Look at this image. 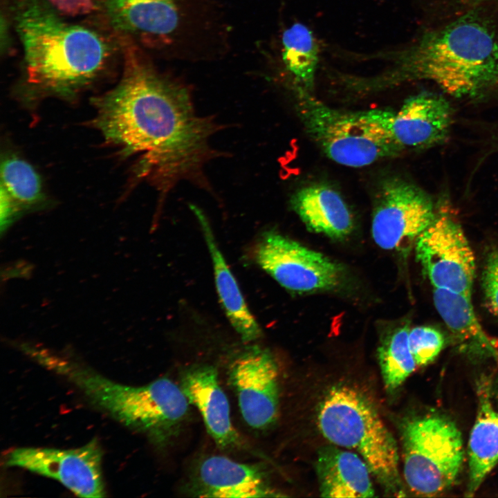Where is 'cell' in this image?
<instances>
[{"label":"cell","instance_id":"4fadbf2b","mask_svg":"<svg viewBox=\"0 0 498 498\" xmlns=\"http://www.w3.org/2000/svg\"><path fill=\"white\" fill-rule=\"evenodd\" d=\"M453 113L445 97L423 91L406 99L398 111L390 110L388 127L403 151L426 149L448 140Z\"/></svg>","mask_w":498,"mask_h":498},{"label":"cell","instance_id":"d4e9b609","mask_svg":"<svg viewBox=\"0 0 498 498\" xmlns=\"http://www.w3.org/2000/svg\"><path fill=\"white\" fill-rule=\"evenodd\" d=\"M408 342L416 365L425 366L437 357L445 342L443 334L436 329L420 326L409 331Z\"/></svg>","mask_w":498,"mask_h":498},{"label":"cell","instance_id":"cb8c5ba5","mask_svg":"<svg viewBox=\"0 0 498 498\" xmlns=\"http://www.w3.org/2000/svg\"><path fill=\"white\" fill-rule=\"evenodd\" d=\"M409 331L406 326L397 329L378 348L383 382L390 391L398 388L417 366L409 347Z\"/></svg>","mask_w":498,"mask_h":498},{"label":"cell","instance_id":"ffe728a7","mask_svg":"<svg viewBox=\"0 0 498 498\" xmlns=\"http://www.w3.org/2000/svg\"><path fill=\"white\" fill-rule=\"evenodd\" d=\"M193 210L201 224L212 258L216 291L228 319L243 342H253L261 335L260 327L247 306L208 220L199 210L193 208Z\"/></svg>","mask_w":498,"mask_h":498},{"label":"cell","instance_id":"7a4b0ae2","mask_svg":"<svg viewBox=\"0 0 498 498\" xmlns=\"http://www.w3.org/2000/svg\"><path fill=\"white\" fill-rule=\"evenodd\" d=\"M382 57L392 66L370 77L354 76L355 92L374 93L426 80L453 98L481 100L498 91V18L490 7L465 12Z\"/></svg>","mask_w":498,"mask_h":498},{"label":"cell","instance_id":"3957f363","mask_svg":"<svg viewBox=\"0 0 498 498\" xmlns=\"http://www.w3.org/2000/svg\"><path fill=\"white\" fill-rule=\"evenodd\" d=\"M17 16L27 82L40 91L68 95L92 82L109 55L95 31L62 21L38 0H26Z\"/></svg>","mask_w":498,"mask_h":498},{"label":"cell","instance_id":"603a6c76","mask_svg":"<svg viewBox=\"0 0 498 498\" xmlns=\"http://www.w3.org/2000/svg\"><path fill=\"white\" fill-rule=\"evenodd\" d=\"M1 176V222H8L19 208L33 205L43 198L40 178L24 160L6 158L2 161Z\"/></svg>","mask_w":498,"mask_h":498},{"label":"cell","instance_id":"5bb4252c","mask_svg":"<svg viewBox=\"0 0 498 498\" xmlns=\"http://www.w3.org/2000/svg\"><path fill=\"white\" fill-rule=\"evenodd\" d=\"M192 492L196 497L262 498L282 496L271 486L258 465L234 461L223 456H211L199 465Z\"/></svg>","mask_w":498,"mask_h":498},{"label":"cell","instance_id":"9a60e30c","mask_svg":"<svg viewBox=\"0 0 498 498\" xmlns=\"http://www.w3.org/2000/svg\"><path fill=\"white\" fill-rule=\"evenodd\" d=\"M180 387L190 403L200 412L208 434L219 447L227 449L239 444V435L231 423L228 400L214 367H189L183 373Z\"/></svg>","mask_w":498,"mask_h":498},{"label":"cell","instance_id":"7c38bea8","mask_svg":"<svg viewBox=\"0 0 498 498\" xmlns=\"http://www.w3.org/2000/svg\"><path fill=\"white\" fill-rule=\"evenodd\" d=\"M229 381L246 423L264 430L276 421L279 411L278 369L266 349L253 345L241 352L228 369Z\"/></svg>","mask_w":498,"mask_h":498},{"label":"cell","instance_id":"44dd1931","mask_svg":"<svg viewBox=\"0 0 498 498\" xmlns=\"http://www.w3.org/2000/svg\"><path fill=\"white\" fill-rule=\"evenodd\" d=\"M434 306L443 322L465 348L498 359L496 343L483 331L471 302V297L435 288Z\"/></svg>","mask_w":498,"mask_h":498},{"label":"cell","instance_id":"ba28073f","mask_svg":"<svg viewBox=\"0 0 498 498\" xmlns=\"http://www.w3.org/2000/svg\"><path fill=\"white\" fill-rule=\"evenodd\" d=\"M415 242L416 259L434 288L471 297L474 254L448 205L441 203L435 219Z\"/></svg>","mask_w":498,"mask_h":498},{"label":"cell","instance_id":"30bf717a","mask_svg":"<svg viewBox=\"0 0 498 498\" xmlns=\"http://www.w3.org/2000/svg\"><path fill=\"white\" fill-rule=\"evenodd\" d=\"M254 257L282 286L294 292L332 289L342 276V268L324 255L273 231L259 239Z\"/></svg>","mask_w":498,"mask_h":498},{"label":"cell","instance_id":"2e32d148","mask_svg":"<svg viewBox=\"0 0 498 498\" xmlns=\"http://www.w3.org/2000/svg\"><path fill=\"white\" fill-rule=\"evenodd\" d=\"M316 472L322 497L365 498L375 497L371 472L358 454L327 445L317 455Z\"/></svg>","mask_w":498,"mask_h":498},{"label":"cell","instance_id":"277c9868","mask_svg":"<svg viewBox=\"0 0 498 498\" xmlns=\"http://www.w3.org/2000/svg\"><path fill=\"white\" fill-rule=\"evenodd\" d=\"M34 358L77 387L95 407L124 426L166 445L181 432L189 415L181 387L167 378L142 386L115 382L78 362L53 354L35 353Z\"/></svg>","mask_w":498,"mask_h":498},{"label":"cell","instance_id":"83f0119b","mask_svg":"<svg viewBox=\"0 0 498 498\" xmlns=\"http://www.w3.org/2000/svg\"><path fill=\"white\" fill-rule=\"evenodd\" d=\"M453 17L465 12L483 7L497 6L498 0H441Z\"/></svg>","mask_w":498,"mask_h":498},{"label":"cell","instance_id":"d6986e66","mask_svg":"<svg viewBox=\"0 0 498 498\" xmlns=\"http://www.w3.org/2000/svg\"><path fill=\"white\" fill-rule=\"evenodd\" d=\"M486 382L479 387V404L468 445L466 497H472L498 464V409L492 405Z\"/></svg>","mask_w":498,"mask_h":498},{"label":"cell","instance_id":"52a82bcc","mask_svg":"<svg viewBox=\"0 0 498 498\" xmlns=\"http://www.w3.org/2000/svg\"><path fill=\"white\" fill-rule=\"evenodd\" d=\"M405 481L414 494L436 497L455 482L463 461L461 432L439 414L408 421L402 432Z\"/></svg>","mask_w":498,"mask_h":498},{"label":"cell","instance_id":"8fae6325","mask_svg":"<svg viewBox=\"0 0 498 498\" xmlns=\"http://www.w3.org/2000/svg\"><path fill=\"white\" fill-rule=\"evenodd\" d=\"M102 457L93 439L75 449L18 448L7 454L5 464L54 479L78 497L100 498L105 496Z\"/></svg>","mask_w":498,"mask_h":498},{"label":"cell","instance_id":"6da1fadb","mask_svg":"<svg viewBox=\"0 0 498 498\" xmlns=\"http://www.w3.org/2000/svg\"><path fill=\"white\" fill-rule=\"evenodd\" d=\"M95 124L104 138L166 188L193 177L210 156L213 126L199 117L184 89L156 74L131 48L116 86L96 100Z\"/></svg>","mask_w":498,"mask_h":498},{"label":"cell","instance_id":"7402d4cb","mask_svg":"<svg viewBox=\"0 0 498 498\" xmlns=\"http://www.w3.org/2000/svg\"><path fill=\"white\" fill-rule=\"evenodd\" d=\"M320 48L311 30L299 22L282 35V59L293 79L294 87L313 93Z\"/></svg>","mask_w":498,"mask_h":498},{"label":"cell","instance_id":"4316f807","mask_svg":"<svg viewBox=\"0 0 498 498\" xmlns=\"http://www.w3.org/2000/svg\"><path fill=\"white\" fill-rule=\"evenodd\" d=\"M50 6L62 13L75 16L88 14L94 10V0H48Z\"/></svg>","mask_w":498,"mask_h":498},{"label":"cell","instance_id":"9c48e42d","mask_svg":"<svg viewBox=\"0 0 498 498\" xmlns=\"http://www.w3.org/2000/svg\"><path fill=\"white\" fill-rule=\"evenodd\" d=\"M437 208L422 188L403 178L387 177L375 199L371 234L381 248L401 250L432 223Z\"/></svg>","mask_w":498,"mask_h":498},{"label":"cell","instance_id":"ac0fdd59","mask_svg":"<svg viewBox=\"0 0 498 498\" xmlns=\"http://www.w3.org/2000/svg\"><path fill=\"white\" fill-rule=\"evenodd\" d=\"M116 29L136 35L167 36L179 21L176 0H99Z\"/></svg>","mask_w":498,"mask_h":498},{"label":"cell","instance_id":"8992f818","mask_svg":"<svg viewBox=\"0 0 498 498\" xmlns=\"http://www.w3.org/2000/svg\"><path fill=\"white\" fill-rule=\"evenodd\" d=\"M317 422L329 441L360 456L387 492L403 495L395 439L365 395L347 386L332 388L319 406Z\"/></svg>","mask_w":498,"mask_h":498},{"label":"cell","instance_id":"e0dca14e","mask_svg":"<svg viewBox=\"0 0 498 498\" xmlns=\"http://www.w3.org/2000/svg\"><path fill=\"white\" fill-rule=\"evenodd\" d=\"M291 205L311 231L340 239L353 228L347 204L335 189L323 183H313L297 190Z\"/></svg>","mask_w":498,"mask_h":498},{"label":"cell","instance_id":"484cf974","mask_svg":"<svg viewBox=\"0 0 498 498\" xmlns=\"http://www.w3.org/2000/svg\"><path fill=\"white\" fill-rule=\"evenodd\" d=\"M482 286L486 304L498 315V250L489 254L482 274Z\"/></svg>","mask_w":498,"mask_h":498},{"label":"cell","instance_id":"f1b7e54d","mask_svg":"<svg viewBox=\"0 0 498 498\" xmlns=\"http://www.w3.org/2000/svg\"><path fill=\"white\" fill-rule=\"evenodd\" d=\"M493 140H494L493 144L495 145V149H498V131L496 133V134L493 138Z\"/></svg>","mask_w":498,"mask_h":498},{"label":"cell","instance_id":"5b68a950","mask_svg":"<svg viewBox=\"0 0 498 498\" xmlns=\"http://www.w3.org/2000/svg\"><path fill=\"white\" fill-rule=\"evenodd\" d=\"M294 91L305 132L336 163L362 167L403 152L388 127L389 109L344 111L326 104L313 93L297 87Z\"/></svg>","mask_w":498,"mask_h":498}]
</instances>
